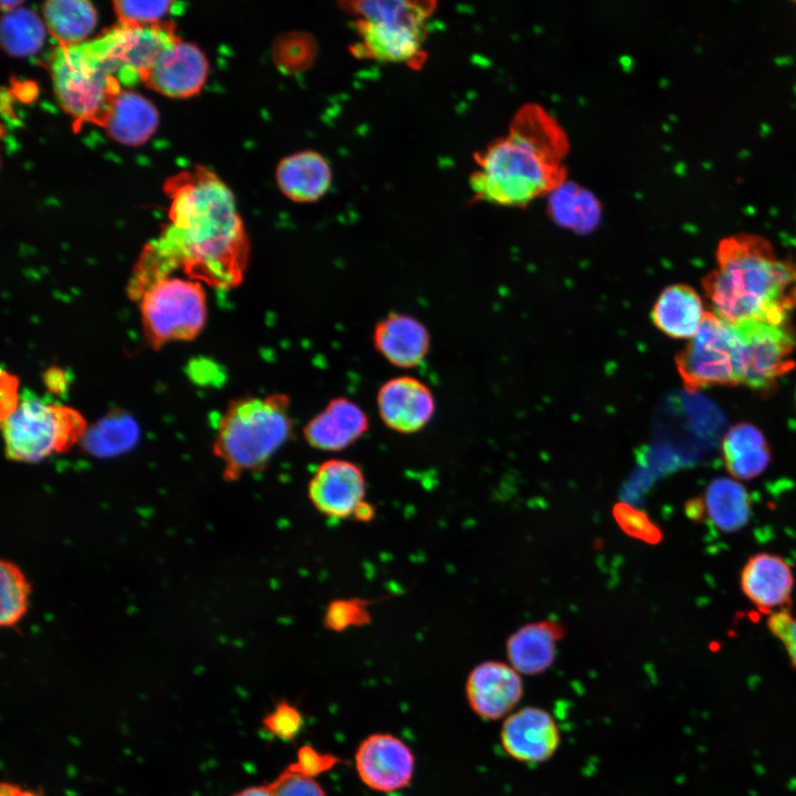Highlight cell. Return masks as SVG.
I'll use <instances>...</instances> for the list:
<instances>
[{"label":"cell","instance_id":"cell-1","mask_svg":"<svg viewBox=\"0 0 796 796\" xmlns=\"http://www.w3.org/2000/svg\"><path fill=\"white\" fill-rule=\"evenodd\" d=\"M171 224L149 243L127 285L138 301L177 269L191 280L230 290L244 277L249 240L231 190L213 172L198 168L168 181Z\"/></svg>","mask_w":796,"mask_h":796},{"label":"cell","instance_id":"cell-2","mask_svg":"<svg viewBox=\"0 0 796 796\" xmlns=\"http://www.w3.org/2000/svg\"><path fill=\"white\" fill-rule=\"evenodd\" d=\"M566 151L556 119L537 105L524 106L507 134L476 155L471 189L478 200L522 207L562 185Z\"/></svg>","mask_w":796,"mask_h":796},{"label":"cell","instance_id":"cell-3","mask_svg":"<svg viewBox=\"0 0 796 796\" xmlns=\"http://www.w3.org/2000/svg\"><path fill=\"white\" fill-rule=\"evenodd\" d=\"M702 287L712 312L727 322L782 324L796 308V262L758 234H733L719 242L716 268Z\"/></svg>","mask_w":796,"mask_h":796},{"label":"cell","instance_id":"cell-4","mask_svg":"<svg viewBox=\"0 0 796 796\" xmlns=\"http://www.w3.org/2000/svg\"><path fill=\"white\" fill-rule=\"evenodd\" d=\"M290 399L284 394L233 399L217 427L213 453L232 481L263 469L291 438Z\"/></svg>","mask_w":796,"mask_h":796},{"label":"cell","instance_id":"cell-5","mask_svg":"<svg viewBox=\"0 0 796 796\" xmlns=\"http://www.w3.org/2000/svg\"><path fill=\"white\" fill-rule=\"evenodd\" d=\"M338 4L355 18V56L413 69L425 62L427 23L434 1L354 0Z\"/></svg>","mask_w":796,"mask_h":796},{"label":"cell","instance_id":"cell-6","mask_svg":"<svg viewBox=\"0 0 796 796\" xmlns=\"http://www.w3.org/2000/svg\"><path fill=\"white\" fill-rule=\"evenodd\" d=\"M1 429L7 458L35 463L71 449L84 439L88 427L76 409L28 395L1 419Z\"/></svg>","mask_w":796,"mask_h":796},{"label":"cell","instance_id":"cell-7","mask_svg":"<svg viewBox=\"0 0 796 796\" xmlns=\"http://www.w3.org/2000/svg\"><path fill=\"white\" fill-rule=\"evenodd\" d=\"M55 95L62 108L78 122L102 125L114 95L117 76L88 42L59 45L50 62Z\"/></svg>","mask_w":796,"mask_h":796},{"label":"cell","instance_id":"cell-8","mask_svg":"<svg viewBox=\"0 0 796 796\" xmlns=\"http://www.w3.org/2000/svg\"><path fill=\"white\" fill-rule=\"evenodd\" d=\"M742 363L737 327L712 311L705 312L698 333L675 356L677 370L688 390L741 385Z\"/></svg>","mask_w":796,"mask_h":796},{"label":"cell","instance_id":"cell-9","mask_svg":"<svg viewBox=\"0 0 796 796\" xmlns=\"http://www.w3.org/2000/svg\"><path fill=\"white\" fill-rule=\"evenodd\" d=\"M139 303L145 338L155 349L169 342L193 339L207 318L203 287L191 279H163L143 294Z\"/></svg>","mask_w":796,"mask_h":796},{"label":"cell","instance_id":"cell-10","mask_svg":"<svg viewBox=\"0 0 796 796\" xmlns=\"http://www.w3.org/2000/svg\"><path fill=\"white\" fill-rule=\"evenodd\" d=\"M742 339L741 385L768 391L795 366L796 336L788 322L758 321L734 323Z\"/></svg>","mask_w":796,"mask_h":796},{"label":"cell","instance_id":"cell-11","mask_svg":"<svg viewBox=\"0 0 796 796\" xmlns=\"http://www.w3.org/2000/svg\"><path fill=\"white\" fill-rule=\"evenodd\" d=\"M172 27L122 24L88 42L118 80H146L161 51L176 39Z\"/></svg>","mask_w":796,"mask_h":796},{"label":"cell","instance_id":"cell-12","mask_svg":"<svg viewBox=\"0 0 796 796\" xmlns=\"http://www.w3.org/2000/svg\"><path fill=\"white\" fill-rule=\"evenodd\" d=\"M523 693L521 674L510 663L498 660L476 664L465 682L469 706L485 721L509 716L515 711Z\"/></svg>","mask_w":796,"mask_h":796},{"label":"cell","instance_id":"cell-13","mask_svg":"<svg viewBox=\"0 0 796 796\" xmlns=\"http://www.w3.org/2000/svg\"><path fill=\"white\" fill-rule=\"evenodd\" d=\"M366 482L362 469L347 460L323 462L308 483V499L322 514L332 519L355 517L366 502Z\"/></svg>","mask_w":796,"mask_h":796},{"label":"cell","instance_id":"cell-14","mask_svg":"<svg viewBox=\"0 0 796 796\" xmlns=\"http://www.w3.org/2000/svg\"><path fill=\"white\" fill-rule=\"evenodd\" d=\"M500 743L511 758L536 764L548 761L556 753L561 733L548 711L538 706H524L504 719Z\"/></svg>","mask_w":796,"mask_h":796},{"label":"cell","instance_id":"cell-15","mask_svg":"<svg viewBox=\"0 0 796 796\" xmlns=\"http://www.w3.org/2000/svg\"><path fill=\"white\" fill-rule=\"evenodd\" d=\"M355 766L365 785L389 793L410 783L415 757L400 739L378 733L369 735L359 744L355 754Z\"/></svg>","mask_w":796,"mask_h":796},{"label":"cell","instance_id":"cell-16","mask_svg":"<svg viewBox=\"0 0 796 796\" xmlns=\"http://www.w3.org/2000/svg\"><path fill=\"white\" fill-rule=\"evenodd\" d=\"M208 74V61L201 50L179 38L171 41L151 66L146 84L170 97L197 94Z\"/></svg>","mask_w":796,"mask_h":796},{"label":"cell","instance_id":"cell-17","mask_svg":"<svg viewBox=\"0 0 796 796\" xmlns=\"http://www.w3.org/2000/svg\"><path fill=\"white\" fill-rule=\"evenodd\" d=\"M377 407L383 422L400 433L421 430L434 413L430 388L411 376L387 380L378 390Z\"/></svg>","mask_w":796,"mask_h":796},{"label":"cell","instance_id":"cell-18","mask_svg":"<svg viewBox=\"0 0 796 796\" xmlns=\"http://www.w3.org/2000/svg\"><path fill=\"white\" fill-rule=\"evenodd\" d=\"M740 586L745 597L763 614L792 604L794 576L788 563L772 553H758L744 564Z\"/></svg>","mask_w":796,"mask_h":796},{"label":"cell","instance_id":"cell-19","mask_svg":"<svg viewBox=\"0 0 796 796\" xmlns=\"http://www.w3.org/2000/svg\"><path fill=\"white\" fill-rule=\"evenodd\" d=\"M368 429L365 411L348 398H334L304 428L306 442L321 451H341Z\"/></svg>","mask_w":796,"mask_h":796},{"label":"cell","instance_id":"cell-20","mask_svg":"<svg viewBox=\"0 0 796 796\" xmlns=\"http://www.w3.org/2000/svg\"><path fill=\"white\" fill-rule=\"evenodd\" d=\"M333 174L327 159L318 151L306 149L283 157L275 168V182L289 200L310 203L320 200L329 189Z\"/></svg>","mask_w":796,"mask_h":796},{"label":"cell","instance_id":"cell-21","mask_svg":"<svg viewBox=\"0 0 796 796\" xmlns=\"http://www.w3.org/2000/svg\"><path fill=\"white\" fill-rule=\"evenodd\" d=\"M373 342L390 364L411 368L420 364L430 347V335L425 325L412 316L391 313L378 322Z\"/></svg>","mask_w":796,"mask_h":796},{"label":"cell","instance_id":"cell-22","mask_svg":"<svg viewBox=\"0 0 796 796\" xmlns=\"http://www.w3.org/2000/svg\"><path fill=\"white\" fill-rule=\"evenodd\" d=\"M564 630L558 622L542 620L515 630L506 640L509 663L524 675L545 672L555 661L557 642Z\"/></svg>","mask_w":796,"mask_h":796},{"label":"cell","instance_id":"cell-23","mask_svg":"<svg viewBox=\"0 0 796 796\" xmlns=\"http://www.w3.org/2000/svg\"><path fill=\"white\" fill-rule=\"evenodd\" d=\"M114 140L129 146L145 143L158 125V112L145 96L129 90L118 91L102 122Z\"/></svg>","mask_w":796,"mask_h":796},{"label":"cell","instance_id":"cell-24","mask_svg":"<svg viewBox=\"0 0 796 796\" xmlns=\"http://www.w3.org/2000/svg\"><path fill=\"white\" fill-rule=\"evenodd\" d=\"M704 315L700 295L687 284L667 286L651 310L654 326L672 338L691 339L700 329Z\"/></svg>","mask_w":796,"mask_h":796},{"label":"cell","instance_id":"cell-25","mask_svg":"<svg viewBox=\"0 0 796 796\" xmlns=\"http://www.w3.org/2000/svg\"><path fill=\"white\" fill-rule=\"evenodd\" d=\"M726 471L735 479L748 481L760 476L771 462V450L763 432L752 423L730 428L722 441Z\"/></svg>","mask_w":796,"mask_h":796},{"label":"cell","instance_id":"cell-26","mask_svg":"<svg viewBox=\"0 0 796 796\" xmlns=\"http://www.w3.org/2000/svg\"><path fill=\"white\" fill-rule=\"evenodd\" d=\"M702 514L716 526L718 530L732 533L743 528L750 521L752 507L746 489L736 480L716 478L712 480L705 491L704 499H700Z\"/></svg>","mask_w":796,"mask_h":796},{"label":"cell","instance_id":"cell-27","mask_svg":"<svg viewBox=\"0 0 796 796\" xmlns=\"http://www.w3.org/2000/svg\"><path fill=\"white\" fill-rule=\"evenodd\" d=\"M48 32L60 45H76L94 30L96 11L86 0H50L42 6Z\"/></svg>","mask_w":796,"mask_h":796},{"label":"cell","instance_id":"cell-28","mask_svg":"<svg viewBox=\"0 0 796 796\" xmlns=\"http://www.w3.org/2000/svg\"><path fill=\"white\" fill-rule=\"evenodd\" d=\"M46 32L44 20L29 8L19 6L2 13L0 40L3 50L10 55L22 57L38 53Z\"/></svg>","mask_w":796,"mask_h":796},{"label":"cell","instance_id":"cell-29","mask_svg":"<svg viewBox=\"0 0 796 796\" xmlns=\"http://www.w3.org/2000/svg\"><path fill=\"white\" fill-rule=\"evenodd\" d=\"M137 433V426L129 415L113 410L91 430L87 429L83 440L91 451L107 453L129 447Z\"/></svg>","mask_w":796,"mask_h":796},{"label":"cell","instance_id":"cell-30","mask_svg":"<svg viewBox=\"0 0 796 796\" xmlns=\"http://www.w3.org/2000/svg\"><path fill=\"white\" fill-rule=\"evenodd\" d=\"M0 582V622L2 627H14L27 612L30 584L15 564L4 559Z\"/></svg>","mask_w":796,"mask_h":796},{"label":"cell","instance_id":"cell-31","mask_svg":"<svg viewBox=\"0 0 796 796\" xmlns=\"http://www.w3.org/2000/svg\"><path fill=\"white\" fill-rule=\"evenodd\" d=\"M612 515L621 531L632 538L652 545L662 540L660 528L648 515L627 503H617L612 509Z\"/></svg>","mask_w":796,"mask_h":796},{"label":"cell","instance_id":"cell-32","mask_svg":"<svg viewBox=\"0 0 796 796\" xmlns=\"http://www.w3.org/2000/svg\"><path fill=\"white\" fill-rule=\"evenodd\" d=\"M122 24L147 27L158 24L172 4L171 1L117 0L113 2Z\"/></svg>","mask_w":796,"mask_h":796},{"label":"cell","instance_id":"cell-33","mask_svg":"<svg viewBox=\"0 0 796 796\" xmlns=\"http://www.w3.org/2000/svg\"><path fill=\"white\" fill-rule=\"evenodd\" d=\"M369 620L366 603L358 599H338L331 603L324 617L325 626L335 631L364 626Z\"/></svg>","mask_w":796,"mask_h":796},{"label":"cell","instance_id":"cell-34","mask_svg":"<svg viewBox=\"0 0 796 796\" xmlns=\"http://www.w3.org/2000/svg\"><path fill=\"white\" fill-rule=\"evenodd\" d=\"M272 796H325L321 785L308 772L292 767L269 785Z\"/></svg>","mask_w":796,"mask_h":796},{"label":"cell","instance_id":"cell-35","mask_svg":"<svg viewBox=\"0 0 796 796\" xmlns=\"http://www.w3.org/2000/svg\"><path fill=\"white\" fill-rule=\"evenodd\" d=\"M314 43L311 42L308 35L291 34L284 36L280 43H277V50L275 54L279 56L280 63L284 67L292 70L302 69L307 66L313 57L312 48Z\"/></svg>","mask_w":796,"mask_h":796},{"label":"cell","instance_id":"cell-36","mask_svg":"<svg viewBox=\"0 0 796 796\" xmlns=\"http://www.w3.org/2000/svg\"><path fill=\"white\" fill-rule=\"evenodd\" d=\"M766 624L772 635L782 641L796 670V618L785 608L771 614Z\"/></svg>","mask_w":796,"mask_h":796},{"label":"cell","instance_id":"cell-37","mask_svg":"<svg viewBox=\"0 0 796 796\" xmlns=\"http://www.w3.org/2000/svg\"><path fill=\"white\" fill-rule=\"evenodd\" d=\"M266 724L275 734L287 737L298 730L301 718L294 709L283 703L268 718Z\"/></svg>","mask_w":796,"mask_h":796},{"label":"cell","instance_id":"cell-38","mask_svg":"<svg viewBox=\"0 0 796 796\" xmlns=\"http://www.w3.org/2000/svg\"><path fill=\"white\" fill-rule=\"evenodd\" d=\"M1 419L8 417L18 407L20 399L18 394L19 381L15 376L6 370L1 371Z\"/></svg>","mask_w":796,"mask_h":796},{"label":"cell","instance_id":"cell-39","mask_svg":"<svg viewBox=\"0 0 796 796\" xmlns=\"http://www.w3.org/2000/svg\"><path fill=\"white\" fill-rule=\"evenodd\" d=\"M233 796H272L268 786H253L242 789Z\"/></svg>","mask_w":796,"mask_h":796}]
</instances>
